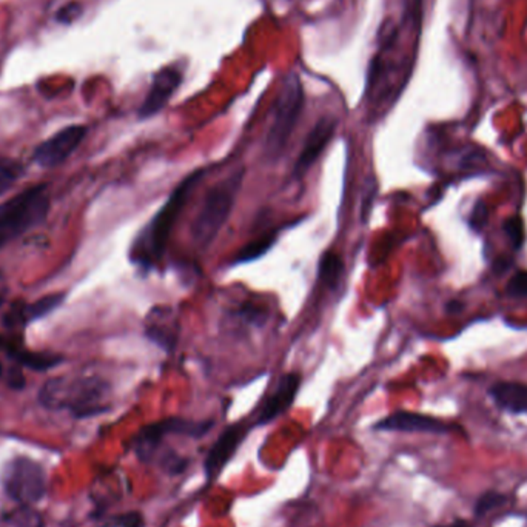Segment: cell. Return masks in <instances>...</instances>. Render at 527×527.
Returning <instances> with one entry per match:
<instances>
[{
    "label": "cell",
    "instance_id": "8",
    "mask_svg": "<svg viewBox=\"0 0 527 527\" xmlns=\"http://www.w3.org/2000/svg\"><path fill=\"white\" fill-rule=\"evenodd\" d=\"M87 127L70 126L41 142L33 152V161L42 168L62 165L87 136Z\"/></svg>",
    "mask_w": 527,
    "mask_h": 527
},
{
    "label": "cell",
    "instance_id": "30",
    "mask_svg": "<svg viewBox=\"0 0 527 527\" xmlns=\"http://www.w3.org/2000/svg\"><path fill=\"white\" fill-rule=\"evenodd\" d=\"M6 343H8V341H6L5 338L2 336V334H0V352L6 349Z\"/></svg>",
    "mask_w": 527,
    "mask_h": 527
},
{
    "label": "cell",
    "instance_id": "24",
    "mask_svg": "<svg viewBox=\"0 0 527 527\" xmlns=\"http://www.w3.org/2000/svg\"><path fill=\"white\" fill-rule=\"evenodd\" d=\"M102 527H144V517L139 512H128L108 518Z\"/></svg>",
    "mask_w": 527,
    "mask_h": 527
},
{
    "label": "cell",
    "instance_id": "15",
    "mask_svg": "<svg viewBox=\"0 0 527 527\" xmlns=\"http://www.w3.org/2000/svg\"><path fill=\"white\" fill-rule=\"evenodd\" d=\"M148 340L164 350H173L178 343V318L170 307H155L146 316Z\"/></svg>",
    "mask_w": 527,
    "mask_h": 527
},
{
    "label": "cell",
    "instance_id": "32",
    "mask_svg": "<svg viewBox=\"0 0 527 527\" xmlns=\"http://www.w3.org/2000/svg\"><path fill=\"white\" fill-rule=\"evenodd\" d=\"M0 299H2V298H0ZM0 304H2V303H0Z\"/></svg>",
    "mask_w": 527,
    "mask_h": 527
},
{
    "label": "cell",
    "instance_id": "4",
    "mask_svg": "<svg viewBox=\"0 0 527 527\" xmlns=\"http://www.w3.org/2000/svg\"><path fill=\"white\" fill-rule=\"evenodd\" d=\"M50 196L47 184L28 187L0 204V250L47 220Z\"/></svg>",
    "mask_w": 527,
    "mask_h": 527
},
{
    "label": "cell",
    "instance_id": "13",
    "mask_svg": "<svg viewBox=\"0 0 527 527\" xmlns=\"http://www.w3.org/2000/svg\"><path fill=\"white\" fill-rule=\"evenodd\" d=\"M299 386H301V376L298 373L282 375L272 393L264 402L256 424L262 426V424L272 423L273 419L281 417L282 413L290 409L295 401V398L298 395Z\"/></svg>",
    "mask_w": 527,
    "mask_h": 527
},
{
    "label": "cell",
    "instance_id": "16",
    "mask_svg": "<svg viewBox=\"0 0 527 527\" xmlns=\"http://www.w3.org/2000/svg\"><path fill=\"white\" fill-rule=\"evenodd\" d=\"M489 397L496 408L509 413H527V384L518 381H500L491 386Z\"/></svg>",
    "mask_w": 527,
    "mask_h": 527
},
{
    "label": "cell",
    "instance_id": "7",
    "mask_svg": "<svg viewBox=\"0 0 527 527\" xmlns=\"http://www.w3.org/2000/svg\"><path fill=\"white\" fill-rule=\"evenodd\" d=\"M213 421H190L184 418H167L159 423L148 424L139 430V434L133 439V449L136 452L137 458L144 463H150L161 447L162 439L167 435H181V437H192L201 438L209 434Z\"/></svg>",
    "mask_w": 527,
    "mask_h": 527
},
{
    "label": "cell",
    "instance_id": "10",
    "mask_svg": "<svg viewBox=\"0 0 527 527\" xmlns=\"http://www.w3.org/2000/svg\"><path fill=\"white\" fill-rule=\"evenodd\" d=\"M334 130H336V119L330 118V116H324L315 124L314 128L306 137L298 159L295 162V170H293L295 178H303L315 162L318 161V157L323 155L325 146H329V142L332 141Z\"/></svg>",
    "mask_w": 527,
    "mask_h": 527
},
{
    "label": "cell",
    "instance_id": "29",
    "mask_svg": "<svg viewBox=\"0 0 527 527\" xmlns=\"http://www.w3.org/2000/svg\"><path fill=\"white\" fill-rule=\"evenodd\" d=\"M435 527H470V524L469 522H465V520H456V522H450V524H444V526Z\"/></svg>",
    "mask_w": 527,
    "mask_h": 527
},
{
    "label": "cell",
    "instance_id": "1",
    "mask_svg": "<svg viewBox=\"0 0 527 527\" xmlns=\"http://www.w3.org/2000/svg\"><path fill=\"white\" fill-rule=\"evenodd\" d=\"M202 176H204V170H198L188 174L187 178L174 188V192L170 194L167 202L162 205V209L155 214V218L139 233L130 251L131 261L136 266L152 268L161 261L167 249L173 227L176 224L184 207L187 204L188 198L193 194L194 188L198 187Z\"/></svg>",
    "mask_w": 527,
    "mask_h": 527
},
{
    "label": "cell",
    "instance_id": "6",
    "mask_svg": "<svg viewBox=\"0 0 527 527\" xmlns=\"http://www.w3.org/2000/svg\"><path fill=\"white\" fill-rule=\"evenodd\" d=\"M2 483L11 500L32 506L47 494V475L42 466L33 459L19 456L6 465Z\"/></svg>",
    "mask_w": 527,
    "mask_h": 527
},
{
    "label": "cell",
    "instance_id": "11",
    "mask_svg": "<svg viewBox=\"0 0 527 527\" xmlns=\"http://www.w3.org/2000/svg\"><path fill=\"white\" fill-rule=\"evenodd\" d=\"M65 298H67V293H52V295L37 299L34 303L16 301V303L11 304L6 314L2 316V324L5 325L6 329L26 327L33 321L52 314V310H56Z\"/></svg>",
    "mask_w": 527,
    "mask_h": 527
},
{
    "label": "cell",
    "instance_id": "28",
    "mask_svg": "<svg viewBox=\"0 0 527 527\" xmlns=\"http://www.w3.org/2000/svg\"><path fill=\"white\" fill-rule=\"evenodd\" d=\"M485 221H487V209H485V205L483 202L478 201V204L475 205V209L470 214V227L474 230H481L483 225L485 224Z\"/></svg>",
    "mask_w": 527,
    "mask_h": 527
},
{
    "label": "cell",
    "instance_id": "31",
    "mask_svg": "<svg viewBox=\"0 0 527 527\" xmlns=\"http://www.w3.org/2000/svg\"><path fill=\"white\" fill-rule=\"evenodd\" d=\"M2 376H4V366L0 364V378H2Z\"/></svg>",
    "mask_w": 527,
    "mask_h": 527
},
{
    "label": "cell",
    "instance_id": "17",
    "mask_svg": "<svg viewBox=\"0 0 527 527\" xmlns=\"http://www.w3.org/2000/svg\"><path fill=\"white\" fill-rule=\"evenodd\" d=\"M6 355L16 362L17 366H24L30 371L47 372L58 367L63 361V356L52 352H32L25 349L22 343H6Z\"/></svg>",
    "mask_w": 527,
    "mask_h": 527
},
{
    "label": "cell",
    "instance_id": "14",
    "mask_svg": "<svg viewBox=\"0 0 527 527\" xmlns=\"http://www.w3.org/2000/svg\"><path fill=\"white\" fill-rule=\"evenodd\" d=\"M376 430L384 432H419V434H447L449 426L437 418L413 412L391 413L375 424Z\"/></svg>",
    "mask_w": 527,
    "mask_h": 527
},
{
    "label": "cell",
    "instance_id": "5",
    "mask_svg": "<svg viewBox=\"0 0 527 527\" xmlns=\"http://www.w3.org/2000/svg\"><path fill=\"white\" fill-rule=\"evenodd\" d=\"M304 102H306V96H304L303 82L299 80L296 74H288L287 78L284 79L278 94L272 126L267 133V156L277 159L284 153L293 131L298 126L299 118L303 115Z\"/></svg>",
    "mask_w": 527,
    "mask_h": 527
},
{
    "label": "cell",
    "instance_id": "18",
    "mask_svg": "<svg viewBox=\"0 0 527 527\" xmlns=\"http://www.w3.org/2000/svg\"><path fill=\"white\" fill-rule=\"evenodd\" d=\"M344 272V264L343 259L336 253L327 251L324 253L319 262V278L324 284H327L329 287H334L343 278Z\"/></svg>",
    "mask_w": 527,
    "mask_h": 527
},
{
    "label": "cell",
    "instance_id": "26",
    "mask_svg": "<svg viewBox=\"0 0 527 527\" xmlns=\"http://www.w3.org/2000/svg\"><path fill=\"white\" fill-rule=\"evenodd\" d=\"M82 13H84V6L80 5L79 2H69L59 8L58 13H56V21L62 25H71L78 21L79 17L82 16Z\"/></svg>",
    "mask_w": 527,
    "mask_h": 527
},
{
    "label": "cell",
    "instance_id": "23",
    "mask_svg": "<svg viewBox=\"0 0 527 527\" xmlns=\"http://www.w3.org/2000/svg\"><path fill=\"white\" fill-rule=\"evenodd\" d=\"M504 503H506V496L498 494V492H487L476 502L475 513L480 517L487 512L494 511L496 507L503 506Z\"/></svg>",
    "mask_w": 527,
    "mask_h": 527
},
{
    "label": "cell",
    "instance_id": "20",
    "mask_svg": "<svg viewBox=\"0 0 527 527\" xmlns=\"http://www.w3.org/2000/svg\"><path fill=\"white\" fill-rule=\"evenodd\" d=\"M277 242V233H267L259 240H255L250 244H247L242 250L238 253L235 262H250L255 261L262 255H266L267 251L272 249L273 244Z\"/></svg>",
    "mask_w": 527,
    "mask_h": 527
},
{
    "label": "cell",
    "instance_id": "2",
    "mask_svg": "<svg viewBox=\"0 0 527 527\" xmlns=\"http://www.w3.org/2000/svg\"><path fill=\"white\" fill-rule=\"evenodd\" d=\"M108 382L99 376L65 375L48 380L39 391V401L52 410L65 409L76 418H89L108 410Z\"/></svg>",
    "mask_w": 527,
    "mask_h": 527
},
{
    "label": "cell",
    "instance_id": "19",
    "mask_svg": "<svg viewBox=\"0 0 527 527\" xmlns=\"http://www.w3.org/2000/svg\"><path fill=\"white\" fill-rule=\"evenodd\" d=\"M25 172V165L13 157L0 156V194L10 190L11 185L16 183Z\"/></svg>",
    "mask_w": 527,
    "mask_h": 527
},
{
    "label": "cell",
    "instance_id": "3",
    "mask_svg": "<svg viewBox=\"0 0 527 527\" xmlns=\"http://www.w3.org/2000/svg\"><path fill=\"white\" fill-rule=\"evenodd\" d=\"M242 179L244 170H236L229 178L222 179L205 193L192 224V238L199 249L212 246L225 222L229 221Z\"/></svg>",
    "mask_w": 527,
    "mask_h": 527
},
{
    "label": "cell",
    "instance_id": "21",
    "mask_svg": "<svg viewBox=\"0 0 527 527\" xmlns=\"http://www.w3.org/2000/svg\"><path fill=\"white\" fill-rule=\"evenodd\" d=\"M13 527H43V518L39 512L34 511L32 506L22 504L21 509L13 512L10 518Z\"/></svg>",
    "mask_w": 527,
    "mask_h": 527
},
{
    "label": "cell",
    "instance_id": "12",
    "mask_svg": "<svg viewBox=\"0 0 527 527\" xmlns=\"http://www.w3.org/2000/svg\"><path fill=\"white\" fill-rule=\"evenodd\" d=\"M183 84V73L178 69H164L153 76L152 87L146 96L144 104L139 108V118L148 119L157 115L159 111L172 99L179 85Z\"/></svg>",
    "mask_w": 527,
    "mask_h": 527
},
{
    "label": "cell",
    "instance_id": "9",
    "mask_svg": "<svg viewBox=\"0 0 527 527\" xmlns=\"http://www.w3.org/2000/svg\"><path fill=\"white\" fill-rule=\"evenodd\" d=\"M247 434H249V426L244 423H236L225 428L220 435V438L216 439V443L212 446L205 458L204 470L207 480L212 481L220 475L224 466L233 458V455L236 454V450L244 441Z\"/></svg>",
    "mask_w": 527,
    "mask_h": 527
},
{
    "label": "cell",
    "instance_id": "27",
    "mask_svg": "<svg viewBox=\"0 0 527 527\" xmlns=\"http://www.w3.org/2000/svg\"><path fill=\"white\" fill-rule=\"evenodd\" d=\"M6 386L13 391H22L25 387V376L22 373L21 366H13L6 372Z\"/></svg>",
    "mask_w": 527,
    "mask_h": 527
},
{
    "label": "cell",
    "instance_id": "25",
    "mask_svg": "<svg viewBox=\"0 0 527 527\" xmlns=\"http://www.w3.org/2000/svg\"><path fill=\"white\" fill-rule=\"evenodd\" d=\"M506 295L511 298H526L527 296V270H520L507 282Z\"/></svg>",
    "mask_w": 527,
    "mask_h": 527
},
{
    "label": "cell",
    "instance_id": "22",
    "mask_svg": "<svg viewBox=\"0 0 527 527\" xmlns=\"http://www.w3.org/2000/svg\"><path fill=\"white\" fill-rule=\"evenodd\" d=\"M503 230L506 233L507 238L511 240L512 247L515 250H520L522 244H524V238H526V231H524V222H522V218L515 214V216H511L504 221L503 224Z\"/></svg>",
    "mask_w": 527,
    "mask_h": 527
}]
</instances>
